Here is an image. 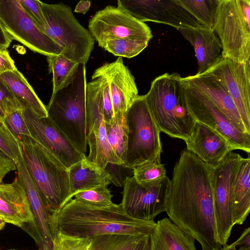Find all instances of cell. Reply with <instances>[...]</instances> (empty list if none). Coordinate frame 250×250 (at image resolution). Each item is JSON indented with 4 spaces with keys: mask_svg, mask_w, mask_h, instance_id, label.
<instances>
[{
    "mask_svg": "<svg viewBox=\"0 0 250 250\" xmlns=\"http://www.w3.org/2000/svg\"><path fill=\"white\" fill-rule=\"evenodd\" d=\"M165 208L169 219L202 250H221L209 168L186 148L174 166Z\"/></svg>",
    "mask_w": 250,
    "mask_h": 250,
    "instance_id": "obj_1",
    "label": "cell"
},
{
    "mask_svg": "<svg viewBox=\"0 0 250 250\" xmlns=\"http://www.w3.org/2000/svg\"><path fill=\"white\" fill-rule=\"evenodd\" d=\"M156 224L154 220H141L129 216L121 204L96 207L73 198L49 216L52 236L58 232L82 238L105 234H150Z\"/></svg>",
    "mask_w": 250,
    "mask_h": 250,
    "instance_id": "obj_2",
    "label": "cell"
},
{
    "mask_svg": "<svg viewBox=\"0 0 250 250\" xmlns=\"http://www.w3.org/2000/svg\"><path fill=\"white\" fill-rule=\"evenodd\" d=\"M181 75L166 73L156 77L145 95L151 114L161 132L186 140L195 120L185 100Z\"/></svg>",
    "mask_w": 250,
    "mask_h": 250,
    "instance_id": "obj_3",
    "label": "cell"
},
{
    "mask_svg": "<svg viewBox=\"0 0 250 250\" xmlns=\"http://www.w3.org/2000/svg\"><path fill=\"white\" fill-rule=\"evenodd\" d=\"M19 144L28 171L50 214L71 198L68 169L32 137H25Z\"/></svg>",
    "mask_w": 250,
    "mask_h": 250,
    "instance_id": "obj_4",
    "label": "cell"
},
{
    "mask_svg": "<svg viewBox=\"0 0 250 250\" xmlns=\"http://www.w3.org/2000/svg\"><path fill=\"white\" fill-rule=\"evenodd\" d=\"M85 64L79 63L72 83L54 94L45 106L48 117L77 150L87 151Z\"/></svg>",
    "mask_w": 250,
    "mask_h": 250,
    "instance_id": "obj_5",
    "label": "cell"
},
{
    "mask_svg": "<svg viewBox=\"0 0 250 250\" xmlns=\"http://www.w3.org/2000/svg\"><path fill=\"white\" fill-rule=\"evenodd\" d=\"M222 57L244 63L250 58V0H219L213 29Z\"/></svg>",
    "mask_w": 250,
    "mask_h": 250,
    "instance_id": "obj_6",
    "label": "cell"
},
{
    "mask_svg": "<svg viewBox=\"0 0 250 250\" xmlns=\"http://www.w3.org/2000/svg\"><path fill=\"white\" fill-rule=\"evenodd\" d=\"M47 23L43 32L63 50L61 54L79 63L88 61L95 43L89 30L75 18L70 6L63 3L41 1Z\"/></svg>",
    "mask_w": 250,
    "mask_h": 250,
    "instance_id": "obj_7",
    "label": "cell"
},
{
    "mask_svg": "<svg viewBox=\"0 0 250 250\" xmlns=\"http://www.w3.org/2000/svg\"><path fill=\"white\" fill-rule=\"evenodd\" d=\"M127 149L124 164L133 168L161 158L160 130L148 107L145 96L138 95L127 111Z\"/></svg>",
    "mask_w": 250,
    "mask_h": 250,
    "instance_id": "obj_8",
    "label": "cell"
},
{
    "mask_svg": "<svg viewBox=\"0 0 250 250\" xmlns=\"http://www.w3.org/2000/svg\"><path fill=\"white\" fill-rule=\"evenodd\" d=\"M242 159L239 154L231 151L216 166L208 167L217 232L222 246L227 244L234 225L232 188Z\"/></svg>",
    "mask_w": 250,
    "mask_h": 250,
    "instance_id": "obj_9",
    "label": "cell"
},
{
    "mask_svg": "<svg viewBox=\"0 0 250 250\" xmlns=\"http://www.w3.org/2000/svg\"><path fill=\"white\" fill-rule=\"evenodd\" d=\"M181 82L187 106L195 121L220 134L234 150L240 149L250 154V134L240 130L206 96L185 77L181 78Z\"/></svg>",
    "mask_w": 250,
    "mask_h": 250,
    "instance_id": "obj_10",
    "label": "cell"
},
{
    "mask_svg": "<svg viewBox=\"0 0 250 250\" xmlns=\"http://www.w3.org/2000/svg\"><path fill=\"white\" fill-rule=\"evenodd\" d=\"M0 21L12 40L47 57L61 54L62 49L42 32L22 8L20 0H0Z\"/></svg>",
    "mask_w": 250,
    "mask_h": 250,
    "instance_id": "obj_11",
    "label": "cell"
},
{
    "mask_svg": "<svg viewBox=\"0 0 250 250\" xmlns=\"http://www.w3.org/2000/svg\"><path fill=\"white\" fill-rule=\"evenodd\" d=\"M88 30L101 47L112 40L130 38L149 42L153 37L146 24L121 8L111 5L97 11L90 19Z\"/></svg>",
    "mask_w": 250,
    "mask_h": 250,
    "instance_id": "obj_12",
    "label": "cell"
},
{
    "mask_svg": "<svg viewBox=\"0 0 250 250\" xmlns=\"http://www.w3.org/2000/svg\"><path fill=\"white\" fill-rule=\"evenodd\" d=\"M167 176L158 185L144 186L133 176L127 178L123 186L122 207L126 214L136 219L153 221L166 211V198L169 187Z\"/></svg>",
    "mask_w": 250,
    "mask_h": 250,
    "instance_id": "obj_13",
    "label": "cell"
},
{
    "mask_svg": "<svg viewBox=\"0 0 250 250\" xmlns=\"http://www.w3.org/2000/svg\"><path fill=\"white\" fill-rule=\"evenodd\" d=\"M117 6L143 22L166 24L177 29L203 27L177 0H119Z\"/></svg>",
    "mask_w": 250,
    "mask_h": 250,
    "instance_id": "obj_14",
    "label": "cell"
},
{
    "mask_svg": "<svg viewBox=\"0 0 250 250\" xmlns=\"http://www.w3.org/2000/svg\"><path fill=\"white\" fill-rule=\"evenodd\" d=\"M31 137L54 155L68 169L86 157L47 117L39 118L24 109Z\"/></svg>",
    "mask_w": 250,
    "mask_h": 250,
    "instance_id": "obj_15",
    "label": "cell"
},
{
    "mask_svg": "<svg viewBox=\"0 0 250 250\" xmlns=\"http://www.w3.org/2000/svg\"><path fill=\"white\" fill-rule=\"evenodd\" d=\"M205 72L215 75L225 84L250 134V61L239 63L222 57Z\"/></svg>",
    "mask_w": 250,
    "mask_h": 250,
    "instance_id": "obj_16",
    "label": "cell"
},
{
    "mask_svg": "<svg viewBox=\"0 0 250 250\" xmlns=\"http://www.w3.org/2000/svg\"><path fill=\"white\" fill-rule=\"evenodd\" d=\"M98 76H104L108 83L114 122L124 120L127 111L138 95L134 76L120 57L96 69L92 77Z\"/></svg>",
    "mask_w": 250,
    "mask_h": 250,
    "instance_id": "obj_17",
    "label": "cell"
},
{
    "mask_svg": "<svg viewBox=\"0 0 250 250\" xmlns=\"http://www.w3.org/2000/svg\"><path fill=\"white\" fill-rule=\"evenodd\" d=\"M17 178L24 189L33 217L29 234L41 250H51L53 238L49 225V213L32 179L21 155L16 163Z\"/></svg>",
    "mask_w": 250,
    "mask_h": 250,
    "instance_id": "obj_18",
    "label": "cell"
},
{
    "mask_svg": "<svg viewBox=\"0 0 250 250\" xmlns=\"http://www.w3.org/2000/svg\"><path fill=\"white\" fill-rule=\"evenodd\" d=\"M185 142L186 148L209 167L216 166L234 150L220 134L196 121L191 133Z\"/></svg>",
    "mask_w": 250,
    "mask_h": 250,
    "instance_id": "obj_19",
    "label": "cell"
},
{
    "mask_svg": "<svg viewBox=\"0 0 250 250\" xmlns=\"http://www.w3.org/2000/svg\"><path fill=\"white\" fill-rule=\"evenodd\" d=\"M0 216L6 223L29 233L33 222L30 205L23 188L15 177L11 183H0Z\"/></svg>",
    "mask_w": 250,
    "mask_h": 250,
    "instance_id": "obj_20",
    "label": "cell"
},
{
    "mask_svg": "<svg viewBox=\"0 0 250 250\" xmlns=\"http://www.w3.org/2000/svg\"><path fill=\"white\" fill-rule=\"evenodd\" d=\"M185 78L206 96L240 130L249 134L231 96L221 80L207 72Z\"/></svg>",
    "mask_w": 250,
    "mask_h": 250,
    "instance_id": "obj_21",
    "label": "cell"
},
{
    "mask_svg": "<svg viewBox=\"0 0 250 250\" xmlns=\"http://www.w3.org/2000/svg\"><path fill=\"white\" fill-rule=\"evenodd\" d=\"M177 30L193 46L198 65L196 74L205 73L222 57V45L213 30L204 27Z\"/></svg>",
    "mask_w": 250,
    "mask_h": 250,
    "instance_id": "obj_22",
    "label": "cell"
},
{
    "mask_svg": "<svg viewBox=\"0 0 250 250\" xmlns=\"http://www.w3.org/2000/svg\"><path fill=\"white\" fill-rule=\"evenodd\" d=\"M86 141L89 152L83 160L85 164L103 170L108 163L124 164L108 142L103 118L97 119L87 126Z\"/></svg>",
    "mask_w": 250,
    "mask_h": 250,
    "instance_id": "obj_23",
    "label": "cell"
},
{
    "mask_svg": "<svg viewBox=\"0 0 250 250\" xmlns=\"http://www.w3.org/2000/svg\"><path fill=\"white\" fill-rule=\"evenodd\" d=\"M149 237L148 250H197L195 239L167 217L157 221Z\"/></svg>",
    "mask_w": 250,
    "mask_h": 250,
    "instance_id": "obj_24",
    "label": "cell"
},
{
    "mask_svg": "<svg viewBox=\"0 0 250 250\" xmlns=\"http://www.w3.org/2000/svg\"><path fill=\"white\" fill-rule=\"evenodd\" d=\"M15 98L24 109L32 111L39 118L48 116L43 104L26 78L17 68L0 76Z\"/></svg>",
    "mask_w": 250,
    "mask_h": 250,
    "instance_id": "obj_25",
    "label": "cell"
},
{
    "mask_svg": "<svg viewBox=\"0 0 250 250\" xmlns=\"http://www.w3.org/2000/svg\"><path fill=\"white\" fill-rule=\"evenodd\" d=\"M234 224L242 225L250 211V157L243 158L234 180L231 193Z\"/></svg>",
    "mask_w": 250,
    "mask_h": 250,
    "instance_id": "obj_26",
    "label": "cell"
},
{
    "mask_svg": "<svg viewBox=\"0 0 250 250\" xmlns=\"http://www.w3.org/2000/svg\"><path fill=\"white\" fill-rule=\"evenodd\" d=\"M71 198L77 192L111 183L108 173L85 164L83 160L68 169Z\"/></svg>",
    "mask_w": 250,
    "mask_h": 250,
    "instance_id": "obj_27",
    "label": "cell"
},
{
    "mask_svg": "<svg viewBox=\"0 0 250 250\" xmlns=\"http://www.w3.org/2000/svg\"><path fill=\"white\" fill-rule=\"evenodd\" d=\"M47 60L49 72L53 76L52 94H54L72 83L79 63L69 60L61 54L47 57Z\"/></svg>",
    "mask_w": 250,
    "mask_h": 250,
    "instance_id": "obj_28",
    "label": "cell"
},
{
    "mask_svg": "<svg viewBox=\"0 0 250 250\" xmlns=\"http://www.w3.org/2000/svg\"><path fill=\"white\" fill-rule=\"evenodd\" d=\"M219 0H177L202 26L213 30Z\"/></svg>",
    "mask_w": 250,
    "mask_h": 250,
    "instance_id": "obj_29",
    "label": "cell"
},
{
    "mask_svg": "<svg viewBox=\"0 0 250 250\" xmlns=\"http://www.w3.org/2000/svg\"><path fill=\"white\" fill-rule=\"evenodd\" d=\"M147 234H105L92 237L91 250H134Z\"/></svg>",
    "mask_w": 250,
    "mask_h": 250,
    "instance_id": "obj_30",
    "label": "cell"
},
{
    "mask_svg": "<svg viewBox=\"0 0 250 250\" xmlns=\"http://www.w3.org/2000/svg\"><path fill=\"white\" fill-rule=\"evenodd\" d=\"M133 176L138 184L144 186L158 185L167 177L161 158L135 167L133 168Z\"/></svg>",
    "mask_w": 250,
    "mask_h": 250,
    "instance_id": "obj_31",
    "label": "cell"
},
{
    "mask_svg": "<svg viewBox=\"0 0 250 250\" xmlns=\"http://www.w3.org/2000/svg\"><path fill=\"white\" fill-rule=\"evenodd\" d=\"M149 41L130 38L112 40L105 42L102 48L116 56L133 58L142 52Z\"/></svg>",
    "mask_w": 250,
    "mask_h": 250,
    "instance_id": "obj_32",
    "label": "cell"
},
{
    "mask_svg": "<svg viewBox=\"0 0 250 250\" xmlns=\"http://www.w3.org/2000/svg\"><path fill=\"white\" fill-rule=\"evenodd\" d=\"M108 142L117 155L123 161L125 159L127 142V127L125 119L105 124Z\"/></svg>",
    "mask_w": 250,
    "mask_h": 250,
    "instance_id": "obj_33",
    "label": "cell"
},
{
    "mask_svg": "<svg viewBox=\"0 0 250 250\" xmlns=\"http://www.w3.org/2000/svg\"><path fill=\"white\" fill-rule=\"evenodd\" d=\"M108 186H102L76 193L73 196L75 200L96 207H109L113 205L112 195Z\"/></svg>",
    "mask_w": 250,
    "mask_h": 250,
    "instance_id": "obj_34",
    "label": "cell"
},
{
    "mask_svg": "<svg viewBox=\"0 0 250 250\" xmlns=\"http://www.w3.org/2000/svg\"><path fill=\"white\" fill-rule=\"evenodd\" d=\"M51 250H91L92 238H82L71 236L60 232L53 236Z\"/></svg>",
    "mask_w": 250,
    "mask_h": 250,
    "instance_id": "obj_35",
    "label": "cell"
},
{
    "mask_svg": "<svg viewBox=\"0 0 250 250\" xmlns=\"http://www.w3.org/2000/svg\"><path fill=\"white\" fill-rule=\"evenodd\" d=\"M3 122L19 143L25 137H31L25 120L23 108H18L9 113Z\"/></svg>",
    "mask_w": 250,
    "mask_h": 250,
    "instance_id": "obj_36",
    "label": "cell"
},
{
    "mask_svg": "<svg viewBox=\"0 0 250 250\" xmlns=\"http://www.w3.org/2000/svg\"><path fill=\"white\" fill-rule=\"evenodd\" d=\"M0 150L16 164L21 155V148L19 141L4 122L0 121Z\"/></svg>",
    "mask_w": 250,
    "mask_h": 250,
    "instance_id": "obj_37",
    "label": "cell"
},
{
    "mask_svg": "<svg viewBox=\"0 0 250 250\" xmlns=\"http://www.w3.org/2000/svg\"><path fill=\"white\" fill-rule=\"evenodd\" d=\"M21 108H23L0 79V121L3 122L4 118L9 113Z\"/></svg>",
    "mask_w": 250,
    "mask_h": 250,
    "instance_id": "obj_38",
    "label": "cell"
},
{
    "mask_svg": "<svg viewBox=\"0 0 250 250\" xmlns=\"http://www.w3.org/2000/svg\"><path fill=\"white\" fill-rule=\"evenodd\" d=\"M25 12L31 18L39 29L43 33L47 23L43 13L41 1L38 0H20Z\"/></svg>",
    "mask_w": 250,
    "mask_h": 250,
    "instance_id": "obj_39",
    "label": "cell"
},
{
    "mask_svg": "<svg viewBox=\"0 0 250 250\" xmlns=\"http://www.w3.org/2000/svg\"><path fill=\"white\" fill-rule=\"evenodd\" d=\"M104 170L110 177L111 183L118 187H123L125 180L133 176V168L122 165L108 163Z\"/></svg>",
    "mask_w": 250,
    "mask_h": 250,
    "instance_id": "obj_40",
    "label": "cell"
},
{
    "mask_svg": "<svg viewBox=\"0 0 250 250\" xmlns=\"http://www.w3.org/2000/svg\"><path fill=\"white\" fill-rule=\"evenodd\" d=\"M97 77H100L102 82L104 121L105 124H113L114 123V112L108 83L106 79L103 76L92 77V79Z\"/></svg>",
    "mask_w": 250,
    "mask_h": 250,
    "instance_id": "obj_41",
    "label": "cell"
},
{
    "mask_svg": "<svg viewBox=\"0 0 250 250\" xmlns=\"http://www.w3.org/2000/svg\"><path fill=\"white\" fill-rule=\"evenodd\" d=\"M15 169L16 163L0 150V183L7 174Z\"/></svg>",
    "mask_w": 250,
    "mask_h": 250,
    "instance_id": "obj_42",
    "label": "cell"
},
{
    "mask_svg": "<svg viewBox=\"0 0 250 250\" xmlns=\"http://www.w3.org/2000/svg\"><path fill=\"white\" fill-rule=\"evenodd\" d=\"M17 68L14 61L6 50H0V76L3 73L13 71Z\"/></svg>",
    "mask_w": 250,
    "mask_h": 250,
    "instance_id": "obj_43",
    "label": "cell"
},
{
    "mask_svg": "<svg viewBox=\"0 0 250 250\" xmlns=\"http://www.w3.org/2000/svg\"><path fill=\"white\" fill-rule=\"evenodd\" d=\"M12 41L0 21V50H6Z\"/></svg>",
    "mask_w": 250,
    "mask_h": 250,
    "instance_id": "obj_44",
    "label": "cell"
},
{
    "mask_svg": "<svg viewBox=\"0 0 250 250\" xmlns=\"http://www.w3.org/2000/svg\"><path fill=\"white\" fill-rule=\"evenodd\" d=\"M250 228L246 229L242 232L240 237L231 244L233 246H244L250 247Z\"/></svg>",
    "mask_w": 250,
    "mask_h": 250,
    "instance_id": "obj_45",
    "label": "cell"
},
{
    "mask_svg": "<svg viewBox=\"0 0 250 250\" xmlns=\"http://www.w3.org/2000/svg\"><path fill=\"white\" fill-rule=\"evenodd\" d=\"M91 4L89 0H81L76 6L74 12L85 14L89 10Z\"/></svg>",
    "mask_w": 250,
    "mask_h": 250,
    "instance_id": "obj_46",
    "label": "cell"
},
{
    "mask_svg": "<svg viewBox=\"0 0 250 250\" xmlns=\"http://www.w3.org/2000/svg\"><path fill=\"white\" fill-rule=\"evenodd\" d=\"M149 242V234L146 235L134 250H148Z\"/></svg>",
    "mask_w": 250,
    "mask_h": 250,
    "instance_id": "obj_47",
    "label": "cell"
},
{
    "mask_svg": "<svg viewBox=\"0 0 250 250\" xmlns=\"http://www.w3.org/2000/svg\"><path fill=\"white\" fill-rule=\"evenodd\" d=\"M221 250H250V247L241 246L237 249L236 248V247L233 246L232 244H226L222 246Z\"/></svg>",
    "mask_w": 250,
    "mask_h": 250,
    "instance_id": "obj_48",
    "label": "cell"
},
{
    "mask_svg": "<svg viewBox=\"0 0 250 250\" xmlns=\"http://www.w3.org/2000/svg\"><path fill=\"white\" fill-rule=\"evenodd\" d=\"M6 222L1 217H0V230L2 229L4 227Z\"/></svg>",
    "mask_w": 250,
    "mask_h": 250,
    "instance_id": "obj_49",
    "label": "cell"
},
{
    "mask_svg": "<svg viewBox=\"0 0 250 250\" xmlns=\"http://www.w3.org/2000/svg\"><path fill=\"white\" fill-rule=\"evenodd\" d=\"M17 250L12 249V250Z\"/></svg>",
    "mask_w": 250,
    "mask_h": 250,
    "instance_id": "obj_50",
    "label": "cell"
},
{
    "mask_svg": "<svg viewBox=\"0 0 250 250\" xmlns=\"http://www.w3.org/2000/svg\"></svg>",
    "mask_w": 250,
    "mask_h": 250,
    "instance_id": "obj_51",
    "label": "cell"
},
{
    "mask_svg": "<svg viewBox=\"0 0 250 250\" xmlns=\"http://www.w3.org/2000/svg\"><path fill=\"white\" fill-rule=\"evenodd\" d=\"M0 217H1L0 216Z\"/></svg>",
    "mask_w": 250,
    "mask_h": 250,
    "instance_id": "obj_52",
    "label": "cell"
},
{
    "mask_svg": "<svg viewBox=\"0 0 250 250\" xmlns=\"http://www.w3.org/2000/svg\"><path fill=\"white\" fill-rule=\"evenodd\" d=\"M1 217V216H0Z\"/></svg>",
    "mask_w": 250,
    "mask_h": 250,
    "instance_id": "obj_53",
    "label": "cell"
}]
</instances>
